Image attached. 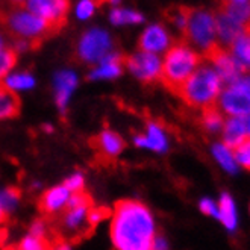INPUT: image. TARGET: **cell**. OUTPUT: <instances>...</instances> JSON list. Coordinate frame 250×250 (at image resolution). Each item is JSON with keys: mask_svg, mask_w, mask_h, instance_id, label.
<instances>
[{"mask_svg": "<svg viewBox=\"0 0 250 250\" xmlns=\"http://www.w3.org/2000/svg\"><path fill=\"white\" fill-rule=\"evenodd\" d=\"M156 235L153 214L143 202H117L111 220V240L115 250H152Z\"/></svg>", "mask_w": 250, "mask_h": 250, "instance_id": "6da1fadb", "label": "cell"}, {"mask_svg": "<svg viewBox=\"0 0 250 250\" xmlns=\"http://www.w3.org/2000/svg\"><path fill=\"white\" fill-rule=\"evenodd\" d=\"M0 32L9 35L16 42V49L20 50L37 49L46 38L58 34L52 24L23 8L11 12L0 11Z\"/></svg>", "mask_w": 250, "mask_h": 250, "instance_id": "7a4b0ae2", "label": "cell"}, {"mask_svg": "<svg viewBox=\"0 0 250 250\" xmlns=\"http://www.w3.org/2000/svg\"><path fill=\"white\" fill-rule=\"evenodd\" d=\"M202 56L185 42H178L168 49L161 64L159 81L173 94H178L185 81L200 67Z\"/></svg>", "mask_w": 250, "mask_h": 250, "instance_id": "3957f363", "label": "cell"}, {"mask_svg": "<svg viewBox=\"0 0 250 250\" xmlns=\"http://www.w3.org/2000/svg\"><path fill=\"white\" fill-rule=\"evenodd\" d=\"M222 81L211 67H199L181 86L178 96L191 108L205 109L217 104Z\"/></svg>", "mask_w": 250, "mask_h": 250, "instance_id": "277c9868", "label": "cell"}, {"mask_svg": "<svg viewBox=\"0 0 250 250\" xmlns=\"http://www.w3.org/2000/svg\"><path fill=\"white\" fill-rule=\"evenodd\" d=\"M93 207V199L85 191L71 194L62 214H60L56 237L68 241L83 238L86 233H90L91 226L88 223V214Z\"/></svg>", "mask_w": 250, "mask_h": 250, "instance_id": "5b68a950", "label": "cell"}, {"mask_svg": "<svg viewBox=\"0 0 250 250\" xmlns=\"http://www.w3.org/2000/svg\"><path fill=\"white\" fill-rule=\"evenodd\" d=\"M184 37L194 44V46L200 47L203 52L209 49L212 44H215V17L208 11L202 9H191L188 23L184 31Z\"/></svg>", "mask_w": 250, "mask_h": 250, "instance_id": "8992f818", "label": "cell"}, {"mask_svg": "<svg viewBox=\"0 0 250 250\" xmlns=\"http://www.w3.org/2000/svg\"><path fill=\"white\" fill-rule=\"evenodd\" d=\"M112 38L108 32L102 29H91L85 32L76 47V58L82 62L94 64L100 62L105 56L111 53Z\"/></svg>", "mask_w": 250, "mask_h": 250, "instance_id": "52a82bcc", "label": "cell"}, {"mask_svg": "<svg viewBox=\"0 0 250 250\" xmlns=\"http://www.w3.org/2000/svg\"><path fill=\"white\" fill-rule=\"evenodd\" d=\"M205 60H208L214 65V71L218 75L222 83L228 86L233 85L240 78H243V68L235 61V58L229 52V49L223 47L222 44H212L209 49L203 52Z\"/></svg>", "mask_w": 250, "mask_h": 250, "instance_id": "ba28073f", "label": "cell"}, {"mask_svg": "<svg viewBox=\"0 0 250 250\" xmlns=\"http://www.w3.org/2000/svg\"><path fill=\"white\" fill-rule=\"evenodd\" d=\"M27 11L52 24L58 32L67 23L70 0H26Z\"/></svg>", "mask_w": 250, "mask_h": 250, "instance_id": "9c48e42d", "label": "cell"}, {"mask_svg": "<svg viewBox=\"0 0 250 250\" xmlns=\"http://www.w3.org/2000/svg\"><path fill=\"white\" fill-rule=\"evenodd\" d=\"M125 65L137 79L144 83H153L161 78V60L153 53L138 52L125 56Z\"/></svg>", "mask_w": 250, "mask_h": 250, "instance_id": "30bf717a", "label": "cell"}, {"mask_svg": "<svg viewBox=\"0 0 250 250\" xmlns=\"http://www.w3.org/2000/svg\"><path fill=\"white\" fill-rule=\"evenodd\" d=\"M217 106L222 112L232 117H247L250 115V94L237 90L233 86H228L218 96Z\"/></svg>", "mask_w": 250, "mask_h": 250, "instance_id": "8fae6325", "label": "cell"}, {"mask_svg": "<svg viewBox=\"0 0 250 250\" xmlns=\"http://www.w3.org/2000/svg\"><path fill=\"white\" fill-rule=\"evenodd\" d=\"M91 146L104 161H114L125 150V140L114 130L105 129L91 140Z\"/></svg>", "mask_w": 250, "mask_h": 250, "instance_id": "7c38bea8", "label": "cell"}, {"mask_svg": "<svg viewBox=\"0 0 250 250\" xmlns=\"http://www.w3.org/2000/svg\"><path fill=\"white\" fill-rule=\"evenodd\" d=\"M70 197H71V193L64 187V184L53 187V188L47 189L46 193L40 197L38 209H40L41 214H44L46 217H53L58 212L64 211Z\"/></svg>", "mask_w": 250, "mask_h": 250, "instance_id": "4fadbf2b", "label": "cell"}, {"mask_svg": "<svg viewBox=\"0 0 250 250\" xmlns=\"http://www.w3.org/2000/svg\"><path fill=\"white\" fill-rule=\"evenodd\" d=\"M170 46V35L161 24H152L146 29L140 37L138 47L141 52L146 53H159L168 49Z\"/></svg>", "mask_w": 250, "mask_h": 250, "instance_id": "5bb4252c", "label": "cell"}, {"mask_svg": "<svg viewBox=\"0 0 250 250\" xmlns=\"http://www.w3.org/2000/svg\"><path fill=\"white\" fill-rule=\"evenodd\" d=\"M134 140H135V144L138 147L149 149V150H153V152H158V153H164L168 149V141H167V137H166V132L155 122L147 123L146 134L135 135Z\"/></svg>", "mask_w": 250, "mask_h": 250, "instance_id": "9a60e30c", "label": "cell"}, {"mask_svg": "<svg viewBox=\"0 0 250 250\" xmlns=\"http://www.w3.org/2000/svg\"><path fill=\"white\" fill-rule=\"evenodd\" d=\"M78 85V78L73 71H61L55 78V97L56 105L62 112L67 108L68 99Z\"/></svg>", "mask_w": 250, "mask_h": 250, "instance_id": "2e32d148", "label": "cell"}, {"mask_svg": "<svg viewBox=\"0 0 250 250\" xmlns=\"http://www.w3.org/2000/svg\"><path fill=\"white\" fill-rule=\"evenodd\" d=\"M215 32L220 41H222V46L229 49L230 44L244 32V27L235 20H232L230 17L220 12L215 17Z\"/></svg>", "mask_w": 250, "mask_h": 250, "instance_id": "e0dca14e", "label": "cell"}, {"mask_svg": "<svg viewBox=\"0 0 250 250\" xmlns=\"http://www.w3.org/2000/svg\"><path fill=\"white\" fill-rule=\"evenodd\" d=\"M125 56L120 53H109L99 62V67L90 73V79H114L122 75Z\"/></svg>", "mask_w": 250, "mask_h": 250, "instance_id": "ac0fdd59", "label": "cell"}, {"mask_svg": "<svg viewBox=\"0 0 250 250\" xmlns=\"http://www.w3.org/2000/svg\"><path fill=\"white\" fill-rule=\"evenodd\" d=\"M223 141L228 149L233 150L238 144H241L246 138V127L243 117H232L223 125Z\"/></svg>", "mask_w": 250, "mask_h": 250, "instance_id": "d6986e66", "label": "cell"}, {"mask_svg": "<svg viewBox=\"0 0 250 250\" xmlns=\"http://www.w3.org/2000/svg\"><path fill=\"white\" fill-rule=\"evenodd\" d=\"M20 99L3 82H0V120L14 119L20 114Z\"/></svg>", "mask_w": 250, "mask_h": 250, "instance_id": "ffe728a7", "label": "cell"}, {"mask_svg": "<svg viewBox=\"0 0 250 250\" xmlns=\"http://www.w3.org/2000/svg\"><path fill=\"white\" fill-rule=\"evenodd\" d=\"M220 12L241 24L244 31H250V0H246V2H223L222 0Z\"/></svg>", "mask_w": 250, "mask_h": 250, "instance_id": "44dd1931", "label": "cell"}, {"mask_svg": "<svg viewBox=\"0 0 250 250\" xmlns=\"http://www.w3.org/2000/svg\"><path fill=\"white\" fill-rule=\"evenodd\" d=\"M229 52L244 73H250V31H244L230 46Z\"/></svg>", "mask_w": 250, "mask_h": 250, "instance_id": "7402d4cb", "label": "cell"}, {"mask_svg": "<svg viewBox=\"0 0 250 250\" xmlns=\"http://www.w3.org/2000/svg\"><path fill=\"white\" fill-rule=\"evenodd\" d=\"M218 218L220 222L225 225L226 229L229 230H233L237 228V211H235V205H233V200L232 197L225 193L220 197V203H218Z\"/></svg>", "mask_w": 250, "mask_h": 250, "instance_id": "603a6c76", "label": "cell"}, {"mask_svg": "<svg viewBox=\"0 0 250 250\" xmlns=\"http://www.w3.org/2000/svg\"><path fill=\"white\" fill-rule=\"evenodd\" d=\"M223 125H225V117L223 112L217 106V104L202 109V127L207 132L217 134L218 130L223 129Z\"/></svg>", "mask_w": 250, "mask_h": 250, "instance_id": "cb8c5ba5", "label": "cell"}, {"mask_svg": "<svg viewBox=\"0 0 250 250\" xmlns=\"http://www.w3.org/2000/svg\"><path fill=\"white\" fill-rule=\"evenodd\" d=\"M212 153H214L215 159L220 163V166H222L226 171H229L232 174L238 171V164L233 158V153L225 144H214Z\"/></svg>", "mask_w": 250, "mask_h": 250, "instance_id": "d4e9b609", "label": "cell"}, {"mask_svg": "<svg viewBox=\"0 0 250 250\" xmlns=\"http://www.w3.org/2000/svg\"><path fill=\"white\" fill-rule=\"evenodd\" d=\"M53 238L50 237H37V235L27 233L26 237L16 246L14 250H50Z\"/></svg>", "mask_w": 250, "mask_h": 250, "instance_id": "484cf974", "label": "cell"}, {"mask_svg": "<svg viewBox=\"0 0 250 250\" xmlns=\"http://www.w3.org/2000/svg\"><path fill=\"white\" fill-rule=\"evenodd\" d=\"M8 88H11L12 91L17 90H29L35 85V79L29 75V73H16V75L6 76L3 82Z\"/></svg>", "mask_w": 250, "mask_h": 250, "instance_id": "4316f807", "label": "cell"}, {"mask_svg": "<svg viewBox=\"0 0 250 250\" xmlns=\"http://www.w3.org/2000/svg\"><path fill=\"white\" fill-rule=\"evenodd\" d=\"M20 197H21V193L16 187H8L0 191V205H2V208L5 209L6 214H9L11 211L17 208Z\"/></svg>", "mask_w": 250, "mask_h": 250, "instance_id": "83f0119b", "label": "cell"}, {"mask_svg": "<svg viewBox=\"0 0 250 250\" xmlns=\"http://www.w3.org/2000/svg\"><path fill=\"white\" fill-rule=\"evenodd\" d=\"M189 12H191V8H187V6H173V8L166 11V16H167V19L174 26H178L181 29V32L184 34L185 27H187V23H188Z\"/></svg>", "mask_w": 250, "mask_h": 250, "instance_id": "f1b7e54d", "label": "cell"}, {"mask_svg": "<svg viewBox=\"0 0 250 250\" xmlns=\"http://www.w3.org/2000/svg\"><path fill=\"white\" fill-rule=\"evenodd\" d=\"M17 64V52L14 47L3 49L0 52V82L3 78H6L8 73Z\"/></svg>", "mask_w": 250, "mask_h": 250, "instance_id": "f546056e", "label": "cell"}, {"mask_svg": "<svg viewBox=\"0 0 250 250\" xmlns=\"http://www.w3.org/2000/svg\"><path fill=\"white\" fill-rule=\"evenodd\" d=\"M144 17L141 14L129 9H114L111 12V21L114 24H126V23H141Z\"/></svg>", "mask_w": 250, "mask_h": 250, "instance_id": "4dcf8cb0", "label": "cell"}, {"mask_svg": "<svg viewBox=\"0 0 250 250\" xmlns=\"http://www.w3.org/2000/svg\"><path fill=\"white\" fill-rule=\"evenodd\" d=\"M232 153L235 161H237V164H240L241 167L250 171V137H247L241 144L235 147Z\"/></svg>", "mask_w": 250, "mask_h": 250, "instance_id": "1f68e13d", "label": "cell"}, {"mask_svg": "<svg viewBox=\"0 0 250 250\" xmlns=\"http://www.w3.org/2000/svg\"><path fill=\"white\" fill-rule=\"evenodd\" d=\"M83 185H85V179H83V174H81V173L71 174L70 178H67L64 182V187L70 191L71 194L83 191Z\"/></svg>", "mask_w": 250, "mask_h": 250, "instance_id": "d6a6232c", "label": "cell"}, {"mask_svg": "<svg viewBox=\"0 0 250 250\" xmlns=\"http://www.w3.org/2000/svg\"><path fill=\"white\" fill-rule=\"evenodd\" d=\"M111 214H109V209L108 208H91L90 214H88V223H90L91 229H94L99 223L104 222L105 218H108Z\"/></svg>", "mask_w": 250, "mask_h": 250, "instance_id": "836d02e7", "label": "cell"}, {"mask_svg": "<svg viewBox=\"0 0 250 250\" xmlns=\"http://www.w3.org/2000/svg\"><path fill=\"white\" fill-rule=\"evenodd\" d=\"M96 8H97V5L94 3V0H81V3L78 5V9H76V14L79 19L85 20L93 16Z\"/></svg>", "mask_w": 250, "mask_h": 250, "instance_id": "e575fe53", "label": "cell"}, {"mask_svg": "<svg viewBox=\"0 0 250 250\" xmlns=\"http://www.w3.org/2000/svg\"><path fill=\"white\" fill-rule=\"evenodd\" d=\"M200 209H202L203 214H207V215H214V217L218 215L217 205H215L211 199H203V200L200 202Z\"/></svg>", "mask_w": 250, "mask_h": 250, "instance_id": "d590c367", "label": "cell"}, {"mask_svg": "<svg viewBox=\"0 0 250 250\" xmlns=\"http://www.w3.org/2000/svg\"><path fill=\"white\" fill-rule=\"evenodd\" d=\"M50 250H71V243L67 240H62L60 237H55L52 241Z\"/></svg>", "mask_w": 250, "mask_h": 250, "instance_id": "8d00e7d4", "label": "cell"}, {"mask_svg": "<svg viewBox=\"0 0 250 250\" xmlns=\"http://www.w3.org/2000/svg\"><path fill=\"white\" fill-rule=\"evenodd\" d=\"M233 88H237V90H241L247 94H250V76H246V78H240L237 82L233 85H230Z\"/></svg>", "mask_w": 250, "mask_h": 250, "instance_id": "74e56055", "label": "cell"}, {"mask_svg": "<svg viewBox=\"0 0 250 250\" xmlns=\"http://www.w3.org/2000/svg\"><path fill=\"white\" fill-rule=\"evenodd\" d=\"M152 250H168V244L167 240L163 237V235H156L155 240H153V246Z\"/></svg>", "mask_w": 250, "mask_h": 250, "instance_id": "f35d334b", "label": "cell"}, {"mask_svg": "<svg viewBox=\"0 0 250 250\" xmlns=\"http://www.w3.org/2000/svg\"><path fill=\"white\" fill-rule=\"evenodd\" d=\"M8 220V214L5 212V209L2 208V205H0V228H2Z\"/></svg>", "mask_w": 250, "mask_h": 250, "instance_id": "ab89813d", "label": "cell"}, {"mask_svg": "<svg viewBox=\"0 0 250 250\" xmlns=\"http://www.w3.org/2000/svg\"><path fill=\"white\" fill-rule=\"evenodd\" d=\"M243 120H244L246 134H247V137H250V115H247V117H243Z\"/></svg>", "mask_w": 250, "mask_h": 250, "instance_id": "60d3db41", "label": "cell"}, {"mask_svg": "<svg viewBox=\"0 0 250 250\" xmlns=\"http://www.w3.org/2000/svg\"><path fill=\"white\" fill-rule=\"evenodd\" d=\"M106 2L114 5V3H119V0H94V3H96L97 6H100L102 3H106Z\"/></svg>", "mask_w": 250, "mask_h": 250, "instance_id": "b9f144b4", "label": "cell"}, {"mask_svg": "<svg viewBox=\"0 0 250 250\" xmlns=\"http://www.w3.org/2000/svg\"><path fill=\"white\" fill-rule=\"evenodd\" d=\"M11 2H12L14 5H17V8H21V6H24L26 0H11Z\"/></svg>", "mask_w": 250, "mask_h": 250, "instance_id": "7bdbcfd3", "label": "cell"}, {"mask_svg": "<svg viewBox=\"0 0 250 250\" xmlns=\"http://www.w3.org/2000/svg\"><path fill=\"white\" fill-rule=\"evenodd\" d=\"M5 238H6V232H5L3 228H0V244L5 241Z\"/></svg>", "mask_w": 250, "mask_h": 250, "instance_id": "ee69618b", "label": "cell"}, {"mask_svg": "<svg viewBox=\"0 0 250 250\" xmlns=\"http://www.w3.org/2000/svg\"><path fill=\"white\" fill-rule=\"evenodd\" d=\"M5 47H3V38H2V35H0V52H2Z\"/></svg>", "mask_w": 250, "mask_h": 250, "instance_id": "f6af8a7d", "label": "cell"}, {"mask_svg": "<svg viewBox=\"0 0 250 250\" xmlns=\"http://www.w3.org/2000/svg\"><path fill=\"white\" fill-rule=\"evenodd\" d=\"M223 2H246V0H223Z\"/></svg>", "mask_w": 250, "mask_h": 250, "instance_id": "bcb514c9", "label": "cell"}, {"mask_svg": "<svg viewBox=\"0 0 250 250\" xmlns=\"http://www.w3.org/2000/svg\"><path fill=\"white\" fill-rule=\"evenodd\" d=\"M6 250H14V249H6Z\"/></svg>", "mask_w": 250, "mask_h": 250, "instance_id": "7dc6e473", "label": "cell"}]
</instances>
